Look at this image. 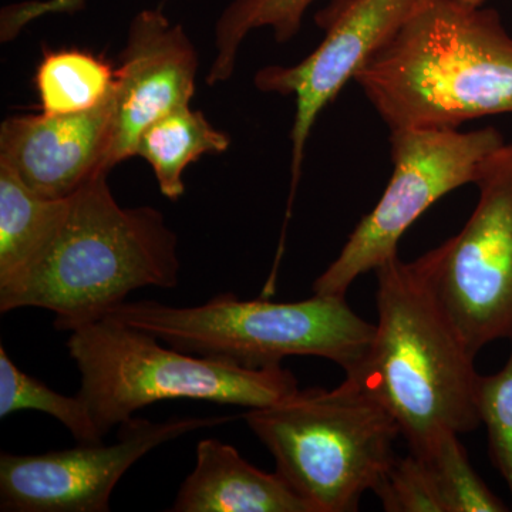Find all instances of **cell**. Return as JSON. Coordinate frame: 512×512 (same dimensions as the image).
Here are the masks:
<instances>
[{"instance_id": "1", "label": "cell", "mask_w": 512, "mask_h": 512, "mask_svg": "<svg viewBox=\"0 0 512 512\" xmlns=\"http://www.w3.org/2000/svg\"><path fill=\"white\" fill-rule=\"evenodd\" d=\"M375 272V335L346 377L389 410L409 451L421 456L444 434L481 426L477 356L448 319L421 258L397 254Z\"/></svg>"}, {"instance_id": "2", "label": "cell", "mask_w": 512, "mask_h": 512, "mask_svg": "<svg viewBox=\"0 0 512 512\" xmlns=\"http://www.w3.org/2000/svg\"><path fill=\"white\" fill-rule=\"evenodd\" d=\"M355 82L390 131L512 114V37L493 9L427 0Z\"/></svg>"}, {"instance_id": "3", "label": "cell", "mask_w": 512, "mask_h": 512, "mask_svg": "<svg viewBox=\"0 0 512 512\" xmlns=\"http://www.w3.org/2000/svg\"><path fill=\"white\" fill-rule=\"evenodd\" d=\"M109 173L70 197L62 228L15 288L0 292V312L40 308L59 330L107 318L137 289H173L180 282L178 238L156 208L121 207Z\"/></svg>"}, {"instance_id": "4", "label": "cell", "mask_w": 512, "mask_h": 512, "mask_svg": "<svg viewBox=\"0 0 512 512\" xmlns=\"http://www.w3.org/2000/svg\"><path fill=\"white\" fill-rule=\"evenodd\" d=\"M109 316L175 349L249 369L312 356L336 363L346 375L375 335V325L360 318L346 296L318 293L299 302L241 301L224 293L192 308L146 299L124 302Z\"/></svg>"}, {"instance_id": "5", "label": "cell", "mask_w": 512, "mask_h": 512, "mask_svg": "<svg viewBox=\"0 0 512 512\" xmlns=\"http://www.w3.org/2000/svg\"><path fill=\"white\" fill-rule=\"evenodd\" d=\"M160 342L110 316L73 330L67 349L82 376L79 396L103 436L133 419L137 410L163 400L258 409L299 389L285 367L249 369Z\"/></svg>"}, {"instance_id": "6", "label": "cell", "mask_w": 512, "mask_h": 512, "mask_svg": "<svg viewBox=\"0 0 512 512\" xmlns=\"http://www.w3.org/2000/svg\"><path fill=\"white\" fill-rule=\"evenodd\" d=\"M249 429L313 512H355L390 466L402 436L389 410L345 377L332 390H296L249 409Z\"/></svg>"}, {"instance_id": "7", "label": "cell", "mask_w": 512, "mask_h": 512, "mask_svg": "<svg viewBox=\"0 0 512 512\" xmlns=\"http://www.w3.org/2000/svg\"><path fill=\"white\" fill-rule=\"evenodd\" d=\"M494 127L399 128L390 134L393 173L382 198L360 220L338 258L318 276L313 292L346 296L350 286L397 255L400 239L448 192L478 184L505 146Z\"/></svg>"}, {"instance_id": "8", "label": "cell", "mask_w": 512, "mask_h": 512, "mask_svg": "<svg viewBox=\"0 0 512 512\" xmlns=\"http://www.w3.org/2000/svg\"><path fill=\"white\" fill-rule=\"evenodd\" d=\"M478 185L480 200L457 235L423 256L440 305L474 356L512 339V148L505 144Z\"/></svg>"}, {"instance_id": "9", "label": "cell", "mask_w": 512, "mask_h": 512, "mask_svg": "<svg viewBox=\"0 0 512 512\" xmlns=\"http://www.w3.org/2000/svg\"><path fill=\"white\" fill-rule=\"evenodd\" d=\"M232 417H185L165 423L131 419L119 441L80 444L39 456H0L3 512H109L120 478L151 450L191 433L228 423Z\"/></svg>"}, {"instance_id": "10", "label": "cell", "mask_w": 512, "mask_h": 512, "mask_svg": "<svg viewBox=\"0 0 512 512\" xmlns=\"http://www.w3.org/2000/svg\"><path fill=\"white\" fill-rule=\"evenodd\" d=\"M426 2L330 0L316 16L325 37L311 55L293 66H269L255 74L256 89L296 99L291 131L293 190L319 114Z\"/></svg>"}, {"instance_id": "11", "label": "cell", "mask_w": 512, "mask_h": 512, "mask_svg": "<svg viewBox=\"0 0 512 512\" xmlns=\"http://www.w3.org/2000/svg\"><path fill=\"white\" fill-rule=\"evenodd\" d=\"M120 60L114 77L109 170L136 156L138 138L151 123L190 106L198 70L190 37L160 9H144L134 16Z\"/></svg>"}, {"instance_id": "12", "label": "cell", "mask_w": 512, "mask_h": 512, "mask_svg": "<svg viewBox=\"0 0 512 512\" xmlns=\"http://www.w3.org/2000/svg\"><path fill=\"white\" fill-rule=\"evenodd\" d=\"M113 92L92 110L10 117L0 127V164L42 197L63 200L107 168Z\"/></svg>"}, {"instance_id": "13", "label": "cell", "mask_w": 512, "mask_h": 512, "mask_svg": "<svg viewBox=\"0 0 512 512\" xmlns=\"http://www.w3.org/2000/svg\"><path fill=\"white\" fill-rule=\"evenodd\" d=\"M168 511L313 512L278 471L259 470L217 439L198 443L194 470Z\"/></svg>"}, {"instance_id": "14", "label": "cell", "mask_w": 512, "mask_h": 512, "mask_svg": "<svg viewBox=\"0 0 512 512\" xmlns=\"http://www.w3.org/2000/svg\"><path fill=\"white\" fill-rule=\"evenodd\" d=\"M69 198L42 197L0 164V292L29 274L62 228Z\"/></svg>"}, {"instance_id": "15", "label": "cell", "mask_w": 512, "mask_h": 512, "mask_svg": "<svg viewBox=\"0 0 512 512\" xmlns=\"http://www.w3.org/2000/svg\"><path fill=\"white\" fill-rule=\"evenodd\" d=\"M231 138L217 130L201 111L180 107L151 123L138 138L136 156L143 157L156 174L161 194L168 200L183 197V174L205 154H222Z\"/></svg>"}, {"instance_id": "16", "label": "cell", "mask_w": 512, "mask_h": 512, "mask_svg": "<svg viewBox=\"0 0 512 512\" xmlns=\"http://www.w3.org/2000/svg\"><path fill=\"white\" fill-rule=\"evenodd\" d=\"M114 77L110 64L92 53L77 49L46 53L35 77L42 113L92 110L113 92Z\"/></svg>"}, {"instance_id": "17", "label": "cell", "mask_w": 512, "mask_h": 512, "mask_svg": "<svg viewBox=\"0 0 512 512\" xmlns=\"http://www.w3.org/2000/svg\"><path fill=\"white\" fill-rule=\"evenodd\" d=\"M315 0H232L215 26L217 56L207 74L208 86L225 83L235 72L239 46L252 30L271 28L286 43L298 35L303 16Z\"/></svg>"}, {"instance_id": "18", "label": "cell", "mask_w": 512, "mask_h": 512, "mask_svg": "<svg viewBox=\"0 0 512 512\" xmlns=\"http://www.w3.org/2000/svg\"><path fill=\"white\" fill-rule=\"evenodd\" d=\"M22 410H37L55 417L80 444L103 443L104 436L79 394L63 396L50 389L19 369L0 346V419Z\"/></svg>"}, {"instance_id": "19", "label": "cell", "mask_w": 512, "mask_h": 512, "mask_svg": "<svg viewBox=\"0 0 512 512\" xmlns=\"http://www.w3.org/2000/svg\"><path fill=\"white\" fill-rule=\"evenodd\" d=\"M458 437L460 434H444L420 456L429 463L444 512L510 511L478 476Z\"/></svg>"}, {"instance_id": "20", "label": "cell", "mask_w": 512, "mask_h": 512, "mask_svg": "<svg viewBox=\"0 0 512 512\" xmlns=\"http://www.w3.org/2000/svg\"><path fill=\"white\" fill-rule=\"evenodd\" d=\"M477 406L488 453L510 491L512 510V349L500 372L478 377Z\"/></svg>"}, {"instance_id": "21", "label": "cell", "mask_w": 512, "mask_h": 512, "mask_svg": "<svg viewBox=\"0 0 512 512\" xmlns=\"http://www.w3.org/2000/svg\"><path fill=\"white\" fill-rule=\"evenodd\" d=\"M373 493L387 512H444L429 463L412 451L406 457L396 454Z\"/></svg>"}, {"instance_id": "22", "label": "cell", "mask_w": 512, "mask_h": 512, "mask_svg": "<svg viewBox=\"0 0 512 512\" xmlns=\"http://www.w3.org/2000/svg\"><path fill=\"white\" fill-rule=\"evenodd\" d=\"M87 0H28L6 6L0 13V40L16 39L29 23L47 15H74L86 8Z\"/></svg>"}, {"instance_id": "23", "label": "cell", "mask_w": 512, "mask_h": 512, "mask_svg": "<svg viewBox=\"0 0 512 512\" xmlns=\"http://www.w3.org/2000/svg\"><path fill=\"white\" fill-rule=\"evenodd\" d=\"M463 5L470 6V8H481L487 0H458Z\"/></svg>"}, {"instance_id": "24", "label": "cell", "mask_w": 512, "mask_h": 512, "mask_svg": "<svg viewBox=\"0 0 512 512\" xmlns=\"http://www.w3.org/2000/svg\"><path fill=\"white\" fill-rule=\"evenodd\" d=\"M511 148H512V143L510 144Z\"/></svg>"}]
</instances>
